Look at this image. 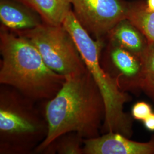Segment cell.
Masks as SVG:
<instances>
[{
    "instance_id": "5bb4252c",
    "label": "cell",
    "mask_w": 154,
    "mask_h": 154,
    "mask_svg": "<svg viewBox=\"0 0 154 154\" xmlns=\"http://www.w3.org/2000/svg\"><path fill=\"white\" fill-rule=\"evenodd\" d=\"M140 58L142 63L143 78L154 79V42L149 41V44Z\"/></svg>"
},
{
    "instance_id": "ba28073f",
    "label": "cell",
    "mask_w": 154,
    "mask_h": 154,
    "mask_svg": "<svg viewBox=\"0 0 154 154\" xmlns=\"http://www.w3.org/2000/svg\"><path fill=\"white\" fill-rule=\"evenodd\" d=\"M154 154V139L147 143L133 141L121 134L106 133L83 140V154Z\"/></svg>"
},
{
    "instance_id": "30bf717a",
    "label": "cell",
    "mask_w": 154,
    "mask_h": 154,
    "mask_svg": "<svg viewBox=\"0 0 154 154\" xmlns=\"http://www.w3.org/2000/svg\"><path fill=\"white\" fill-rule=\"evenodd\" d=\"M106 39L139 57L142 55L149 44L146 36L127 18L118 23Z\"/></svg>"
},
{
    "instance_id": "8992f818",
    "label": "cell",
    "mask_w": 154,
    "mask_h": 154,
    "mask_svg": "<svg viewBox=\"0 0 154 154\" xmlns=\"http://www.w3.org/2000/svg\"><path fill=\"white\" fill-rule=\"evenodd\" d=\"M78 22L94 38L106 39L110 31L127 18L130 2L126 0H72Z\"/></svg>"
},
{
    "instance_id": "3957f363",
    "label": "cell",
    "mask_w": 154,
    "mask_h": 154,
    "mask_svg": "<svg viewBox=\"0 0 154 154\" xmlns=\"http://www.w3.org/2000/svg\"><path fill=\"white\" fill-rule=\"evenodd\" d=\"M62 25L70 33L88 72L93 78L105 102L106 116L102 132H117L127 138L132 135L131 118L124 112V105L130 99L100 64L106 39L94 38L83 28L71 9Z\"/></svg>"
},
{
    "instance_id": "7a4b0ae2",
    "label": "cell",
    "mask_w": 154,
    "mask_h": 154,
    "mask_svg": "<svg viewBox=\"0 0 154 154\" xmlns=\"http://www.w3.org/2000/svg\"><path fill=\"white\" fill-rule=\"evenodd\" d=\"M0 83L15 88L35 102L52 99L66 77L45 63L35 46L3 26L0 32Z\"/></svg>"
},
{
    "instance_id": "e0dca14e",
    "label": "cell",
    "mask_w": 154,
    "mask_h": 154,
    "mask_svg": "<svg viewBox=\"0 0 154 154\" xmlns=\"http://www.w3.org/2000/svg\"><path fill=\"white\" fill-rule=\"evenodd\" d=\"M145 127L151 131H154V113L151 112L144 121Z\"/></svg>"
},
{
    "instance_id": "5b68a950",
    "label": "cell",
    "mask_w": 154,
    "mask_h": 154,
    "mask_svg": "<svg viewBox=\"0 0 154 154\" xmlns=\"http://www.w3.org/2000/svg\"><path fill=\"white\" fill-rule=\"evenodd\" d=\"M14 32L28 38L55 72L66 77L88 70L71 35L63 25L44 22L32 29Z\"/></svg>"
},
{
    "instance_id": "9c48e42d",
    "label": "cell",
    "mask_w": 154,
    "mask_h": 154,
    "mask_svg": "<svg viewBox=\"0 0 154 154\" xmlns=\"http://www.w3.org/2000/svg\"><path fill=\"white\" fill-rule=\"evenodd\" d=\"M0 20L4 27L16 32L32 29L44 23L39 14L18 0L0 1Z\"/></svg>"
},
{
    "instance_id": "d6986e66",
    "label": "cell",
    "mask_w": 154,
    "mask_h": 154,
    "mask_svg": "<svg viewBox=\"0 0 154 154\" xmlns=\"http://www.w3.org/2000/svg\"><path fill=\"white\" fill-rule=\"evenodd\" d=\"M66 1H67L68 2H69V3H70L71 4H72V0H66Z\"/></svg>"
},
{
    "instance_id": "277c9868",
    "label": "cell",
    "mask_w": 154,
    "mask_h": 154,
    "mask_svg": "<svg viewBox=\"0 0 154 154\" xmlns=\"http://www.w3.org/2000/svg\"><path fill=\"white\" fill-rule=\"evenodd\" d=\"M0 88V154L34 152L48 132L43 111L17 90L2 85Z\"/></svg>"
},
{
    "instance_id": "ac0fdd59",
    "label": "cell",
    "mask_w": 154,
    "mask_h": 154,
    "mask_svg": "<svg viewBox=\"0 0 154 154\" xmlns=\"http://www.w3.org/2000/svg\"><path fill=\"white\" fill-rule=\"evenodd\" d=\"M146 6L149 11H154V0H147L146 1Z\"/></svg>"
},
{
    "instance_id": "4fadbf2b",
    "label": "cell",
    "mask_w": 154,
    "mask_h": 154,
    "mask_svg": "<svg viewBox=\"0 0 154 154\" xmlns=\"http://www.w3.org/2000/svg\"><path fill=\"white\" fill-rule=\"evenodd\" d=\"M83 140L77 132L66 133L50 143L42 154H83Z\"/></svg>"
},
{
    "instance_id": "2e32d148",
    "label": "cell",
    "mask_w": 154,
    "mask_h": 154,
    "mask_svg": "<svg viewBox=\"0 0 154 154\" xmlns=\"http://www.w3.org/2000/svg\"><path fill=\"white\" fill-rule=\"evenodd\" d=\"M139 88L154 102V79L143 78L140 83Z\"/></svg>"
},
{
    "instance_id": "9a60e30c",
    "label": "cell",
    "mask_w": 154,
    "mask_h": 154,
    "mask_svg": "<svg viewBox=\"0 0 154 154\" xmlns=\"http://www.w3.org/2000/svg\"><path fill=\"white\" fill-rule=\"evenodd\" d=\"M152 112L149 105L144 102L135 104L132 109V117L137 120L144 121Z\"/></svg>"
},
{
    "instance_id": "6da1fadb",
    "label": "cell",
    "mask_w": 154,
    "mask_h": 154,
    "mask_svg": "<svg viewBox=\"0 0 154 154\" xmlns=\"http://www.w3.org/2000/svg\"><path fill=\"white\" fill-rule=\"evenodd\" d=\"M45 102L43 111L48 132L34 153H42L50 143L68 132H77L84 139L99 137L106 116L105 102L88 70L66 77L55 97Z\"/></svg>"
},
{
    "instance_id": "8fae6325",
    "label": "cell",
    "mask_w": 154,
    "mask_h": 154,
    "mask_svg": "<svg viewBox=\"0 0 154 154\" xmlns=\"http://www.w3.org/2000/svg\"><path fill=\"white\" fill-rule=\"evenodd\" d=\"M36 11L43 22L54 26L62 25L71 4L66 0H18Z\"/></svg>"
},
{
    "instance_id": "7c38bea8",
    "label": "cell",
    "mask_w": 154,
    "mask_h": 154,
    "mask_svg": "<svg viewBox=\"0 0 154 154\" xmlns=\"http://www.w3.org/2000/svg\"><path fill=\"white\" fill-rule=\"evenodd\" d=\"M127 19L143 33L149 42H154V11H149L146 1L130 2Z\"/></svg>"
},
{
    "instance_id": "52a82bcc",
    "label": "cell",
    "mask_w": 154,
    "mask_h": 154,
    "mask_svg": "<svg viewBox=\"0 0 154 154\" xmlns=\"http://www.w3.org/2000/svg\"><path fill=\"white\" fill-rule=\"evenodd\" d=\"M100 62L123 91L139 88L143 78L140 57L106 39Z\"/></svg>"
}]
</instances>
